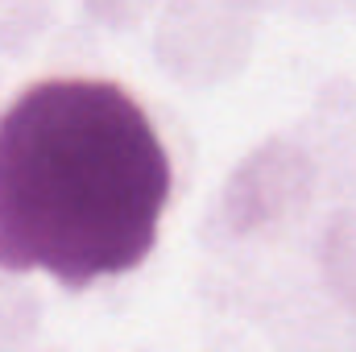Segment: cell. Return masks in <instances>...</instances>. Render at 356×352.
<instances>
[{
  "label": "cell",
  "mask_w": 356,
  "mask_h": 352,
  "mask_svg": "<svg viewBox=\"0 0 356 352\" xmlns=\"http://www.w3.org/2000/svg\"><path fill=\"white\" fill-rule=\"evenodd\" d=\"M170 158L145 108L108 79H46L0 116V265L63 286L145 262Z\"/></svg>",
  "instance_id": "6da1fadb"
}]
</instances>
